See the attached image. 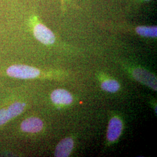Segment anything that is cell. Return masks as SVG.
<instances>
[{
    "mask_svg": "<svg viewBox=\"0 0 157 157\" xmlns=\"http://www.w3.org/2000/svg\"><path fill=\"white\" fill-rule=\"evenodd\" d=\"M25 107V104L22 102H15L6 109L8 112L10 119L15 118L23 111Z\"/></svg>",
    "mask_w": 157,
    "mask_h": 157,
    "instance_id": "ba28073f",
    "label": "cell"
},
{
    "mask_svg": "<svg viewBox=\"0 0 157 157\" xmlns=\"http://www.w3.org/2000/svg\"><path fill=\"white\" fill-rule=\"evenodd\" d=\"M10 119H11L7 110L5 109H0V125L6 124Z\"/></svg>",
    "mask_w": 157,
    "mask_h": 157,
    "instance_id": "30bf717a",
    "label": "cell"
},
{
    "mask_svg": "<svg viewBox=\"0 0 157 157\" xmlns=\"http://www.w3.org/2000/svg\"><path fill=\"white\" fill-rule=\"evenodd\" d=\"M51 98L54 103L60 105H69L73 100L72 95L67 91L63 89L54 90L51 94Z\"/></svg>",
    "mask_w": 157,
    "mask_h": 157,
    "instance_id": "5b68a950",
    "label": "cell"
},
{
    "mask_svg": "<svg viewBox=\"0 0 157 157\" xmlns=\"http://www.w3.org/2000/svg\"><path fill=\"white\" fill-rule=\"evenodd\" d=\"M122 124L120 119L113 118L111 119L107 132V139L108 140L114 141L117 140L122 132Z\"/></svg>",
    "mask_w": 157,
    "mask_h": 157,
    "instance_id": "277c9868",
    "label": "cell"
},
{
    "mask_svg": "<svg viewBox=\"0 0 157 157\" xmlns=\"http://www.w3.org/2000/svg\"><path fill=\"white\" fill-rule=\"evenodd\" d=\"M133 76L135 79L143 84L157 90V78L151 73L142 68H137L134 70Z\"/></svg>",
    "mask_w": 157,
    "mask_h": 157,
    "instance_id": "3957f363",
    "label": "cell"
},
{
    "mask_svg": "<svg viewBox=\"0 0 157 157\" xmlns=\"http://www.w3.org/2000/svg\"><path fill=\"white\" fill-rule=\"evenodd\" d=\"M33 33L35 37L45 45L52 44L56 41L54 34L43 24H37L34 28Z\"/></svg>",
    "mask_w": 157,
    "mask_h": 157,
    "instance_id": "7a4b0ae2",
    "label": "cell"
},
{
    "mask_svg": "<svg viewBox=\"0 0 157 157\" xmlns=\"http://www.w3.org/2000/svg\"><path fill=\"white\" fill-rule=\"evenodd\" d=\"M73 141L67 137L61 141L57 145L55 151V156L57 157H67L70 155L73 149Z\"/></svg>",
    "mask_w": 157,
    "mask_h": 157,
    "instance_id": "52a82bcc",
    "label": "cell"
},
{
    "mask_svg": "<svg viewBox=\"0 0 157 157\" xmlns=\"http://www.w3.org/2000/svg\"><path fill=\"white\" fill-rule=\"evenodd\" d=\"M120 86L117 81L115 80H108L104 82L101 84V88L110 93H115L119 89Z\"/></svg>",
    "mask_w": 157,
    "mask_h": 157,
    "instance_id": "9c48e42d",
    "label": "cell"
},
{
    "mask_svg": "<svg viewBox=\"0 0 157 157\" xmlns=\"http://www.w3.org/2000/svg\"><path fill=\"white\" fill-rule=\"evenodd\" d=\"M150 1L152 0H133V3L136 5H139L147 2H150Z\"/></svg>",
    "mask_w": 157,
    "mask_h": 157,
    "instance_id": "8fae6325",
    "label": "cell"
},
{
    "mask_svg": "<svg viewBox=\"0 0 157 157\" xmlns=\"http://www.w3.org/2000/svg\"><path fill=\"white\" fill-rule=\"evenodd\" d=\"M6 72L11 77L22 79L34 78L40 75L39 69L23 65L11 66L7 69Z\"/></svg>",
    "mask_w": 157,
    "mask_h": 157,
    "instance_id": "6da1fadb",
    "label": "cell"
},
{
    "mask_svg": "<svg viewBox=\"0 0 157 157\" xmlns=\"http://www.w3.org/2000/svg\"><path fill=\"white\" fill-rule=\"evenodd\" d=\"M43 128V122L39 118L33 117L25 120L21 124V129L29 133H37Z\"/></svg>",
    "mask_w": 157,
    "mask_h": 157,
    "instance_id": "8992f818",
    "label": "cell"
}]
</instances>
